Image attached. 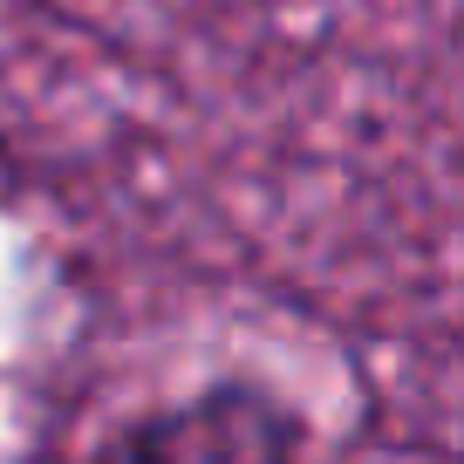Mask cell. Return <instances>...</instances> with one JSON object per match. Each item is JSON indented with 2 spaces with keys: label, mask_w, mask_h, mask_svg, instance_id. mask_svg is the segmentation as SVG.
I'll return each instance as SVG.
<instances>
[{
  "label": "cell",
  "mask_w": 464,
  "mask_h": 464,
  "mask_svg": "<svg viewBox=\"0 0 464 464\" xmlns=\"http://www.w3.org/2000/svg\"><path fill=\"white\" fill-rule=\"evenodd\" d=\"M110 464H301V417L253 382H218L178 410L137 417Z\"/></svg>",
  "instance_id": "obj_1"
}]
</instances>
